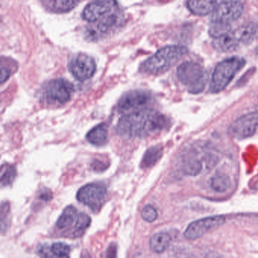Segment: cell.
Wrapping results in <instances>:
<instances>
[{"instance_id": "3", "label": "cell", "mask_w": 258, "mask_h": 258, "mask_svg": "<svg viewBox=\"0 0 258 258\" xmlns=\"http://www.w3.org/2000/svg\"><path fill=\"white\" fill-rule=\"evenodd\" d=\"M245 63L244 59L236 57L226 59L218 63L212 75L210 92L218 93L224 90Z\"/></svg>"}, {"instance_id": "4", "label": "cell", "mask_w": 258, "mask_h": 258, "mask_svg": "<svg viewBox=\"0 0 258 258\" xmlns=\"http://www.w3.org/2000/svg\"><path fill=\"white\" fill-rule=\"evenodd\" d=\"M177 78L188 88L190 93L203 92L207 83V75L203 67L194 61L181 63L177 68Z\"/></svg>"}, {"instance_id": "27", "label": "cell", "mask_w": 258, "mask_h": 258, "mask_svg": "<svg viewBox=\"0 0 258 258\" xmlns=\"http://www.w3.org/2000/svg\"><path fill=\"white\" fill-rule=\"evenodd\" d=\"M11 59L2 57L0 58V84L6 83L12 74Z\"/></svg>"}, {"instance_id": "6", "label": "cell", "mask_w": 258, "mask_h": 258, "mask_svg": "<svg viewBox=\"0 0 258 258\" xmlns=\"http://www.w3.org/2000/svg\"><path fill=\"white\" fill-rule=\"evenodd\" d=\"M119 10L116 0H92L83 10V19L95 24Z\"/></svg>"}, {"instance_id": "24", "label": "cell", "mask_w": 258, "mask_h": 258, "mask_svg": "<svg viewBox=\"0 0 258 258\" xmlns=\"http://www.w3.org/2000/svg\"><path fill=\"white\" fill-rule=\"evenodd\" d=\"M11 209L10 204L4 202L0 205V233L6 234L10 227Z\"/></svg>"}, {"instance_id": "20", "label": "cell", "mask_w": 258, "mask_h": 258, "mask_svg": "<svg viewBox=\"0 0 258 258\" xmlns=\"http://www.w3.org/2000/svg\"><path fill=\"white\" fill-rule=\"evenodd\" d=\"M171 236L165 232L156 233L152 236L150 241V246L152 251L160 254L164 252L169 246Z\"/></svg>"}, {"instance_id": "25", "label": "cell", "mask_w": 258, "mask_h": 258, "mask_svg": "<svg viewBox=\"0 0 258 258\" xmlns=\"http://www.w3.org/2000/svg\"><path fill=\"white\" fill-rule=\"evenodd\" d=\"M16 175V169L13 165H3L0 168V184L4 186L12 184Z\"/></svg>"}, {"instance_id": "10", "label": "cell", "mask_w": 258, "mask_h": 258, "mask_svg": "<svg viewBox=\"0 0 258 258\" xmlns=\"http://www.w3.org/2000/svg\"><path fill=\"white\" fill-rule=\"evenodd\" d=\"M70 72L79 81H86L93 77L97 65L93 57L84 53L76 54L69 63Z\"/></svg>"}, {"instance_id": "28", "label": "cell", "mask_w": 258, "mask_h": 258, "mask_svg": "<svg viewBox=\"0 0 258 258\" xmlns=\"http://www.w3.org/2000/svg\"><path fill=\"white\" fill-rule=\"evenodd\" d=\"M91 218L85 213L78 214L75 222V234L81 235L89 228L91 224Z\"/></svg>"}, {"instance_id": "13", "label": "cell", "mask_w": 258, "mask_h": 258, "mask_svg": "<svg viewBox=\"0 0 258 258\" xmlns=\"http://www.w3.org/2000/svg\"><path fill=\"white\" fill-rule=\"evenodd\" d=\"M204 162L207 166L212 165L213 161L211 160V156H203L199 150L195 148L190 149L183 155L181 159L182 170L186 175L196 176L203 171Z\"/></svg>"}, {"instance_id": "29", "label": "cell", "mask_w": 258, "mask_h": 258, "mask_svg": "<svg viewBox=\"0 0 258 258\" xmlns=\"http://www.w3.org/2000/svg\"><path fill=\"white\" fill-rule=\"evenodd\" d=\"M141 217L147 222H153L157 218V211L153 206L148 205V206H146L141 211Z\"/></svg>"}, {"instance_id": "19", "label": "cell", "mask_w": 258, "mask_h": 258, "mask_svg": "<svg viewBox=\"0 0 258 258\" xmlns=\"http://www.w3.org/2000/svg\"><path fill=\"white\" fill-rule=\"evenodd\" d=\"M107 128L105 124L97 125L86 135V139L90 144L98 147L104 146L107 141Z\"/></svg>"}, {"instance_id": "5", "label": "cell", "mask_w": 258, "mask_h": 258, "mask_svg": "<svg viewBox=\"0 0 258 258\" xmlns=\"http://www.w3.org/2000/svg\"><path fill=\"white\" fill-rule=\"evenodd\" d=\"M74 91L72 83L64 79H57L42 88V98L48 104H64L70 101Z\"/></svg>"}, {"instance_id": "9", "label": "cell", "mask_w": 258, "mask_h": 258, "mask_svg": "<svg viewBox=\"0 0 258 258\" xmlns=\"http://www.w3.org/2000/svg\"><path fill=\"white\" fill-rule=\"evenodd\" d=\"M258 128V111L252 112L238 118L228 128L229 135L234 139L251 138Z\"/></svg>"}, {"instance_id": "2", "label": "cell", "mask_w": 258, "mask_h": 258, "mask_svg": "<svg viewBox=\"0 0 258 258\" xmlns=\"http://www.w3.org/2000/svg\"><path fill=\"white\" fill-rule=\"evenodd\" d=\"M187 52V48L183 45L163 47L143 63L141 71L151 75L164 74L174 67Z\"/></svg>"}, {"instance_id": "18", "label": "cell", "mask_w": 258, "mask_h": 258, "mask_svg": "<svg viewBox=\"0 0 258 258\" xmlns=\"http://www.w3.org/2000/svg\"><path fill=\"white\" fill-rule=\"evenodd\" d=\"M258 33V26L253 22L246 23L234 32L239 42L249 44L255 39Z\"/></svg>"}, {"instance_id": "33", "label": "cell", "mask_w": 258, "mask_h": 258, "mask_svg": "<svg viewBox=\"0 0 258 258\" xmlns=\"http://www.w3.org/2000/svg\"><path fill=\"white\" fill-rule=\"evenodd\" d=\"M257 54H258V48H257Z\"/></svg>"}, {"instance_id": "21", "label": "cell", "mask_w": 258, "mask_h": 258, "mask_svg": "<svg viewBox=\"0 0 258 258\" xmlns=\"http://www.w3.org/2000/svg\"><path fill=\"white\" fill-rule=\"evenodd\" d=\"M77 216H78V213L77 209L74 206H68L59 217L56 223V226L59 230L68 228L73 224H75Z\"/></svg>"}, {"instance_id": "22", "label": "cell", "mask_w": 258, "mask_h": 258, "mask_svg": "<svg viewBox=\"0 0 258 258\" xmlns=\"http://www.w3.org/2000/svg\"><path fill=\"white\" fill-rule=\"evenodd\" d=\"M162 153H163V150L162 147L155 146V147H150L147 150L143 157L141 167L143 168H149L153 166L161 159Z\"/></svg>"}, {"instance_id": "16", "label": "cell", "mask_w": 258, "mask_h": 258, "mask_svg": "<svg viewBox=\"0 0 258 258\" xmlns=\"http://www.w3.org/2000/svg\"><path fill=\"white\" fill-rule=\"evenodd\" d=\"M71 248L63 242H55L52 245H42L38 254L43 258H70Z\"/></svg>"}, {"instance_id": "15", "label": "cell", "mask_w": 258, "mask_h": 258, "mask_svg": "<svg viewBox=\"0 0 258 258\" xmlns=\"http://www.w3.org/2000/svg\"><path fill=\"white\" fill-rule=\"evenodd\" d=\"M220 2V0H187L186 6L194 15L205 16L212 13Z\"/></svg>"}, {"instance_id": "30", "label": "cell", "mask_w": 258, "mask_h": 258, "mask_svg": "<svg viewBox=\"0 0 258 258\" xmlns=\"http://www.w3.org/2000/svg\"><path fill=\"white\" fill-rule=\"evenodd\" d=\"M39 196V199L45 202L49 201L52 198V194H51V191L48 190V189H44V190L41 191Z\"/></svg>"}, {"instance_id": "11", "label": "cell", "mask_w": 258, "mask_h": 258, "mask_svg": "<svg viewBox=\"0 0 258 258\" xmlns=\"http://www.w3.org/2000/svg\"><path fill=\"white\" fill-rule=\"evenodd\" d=\"M152 96L144 90H134L125 93L119 100L117 109L119 113L125 114L147 108L146 106L151 101Z\"/></svg>"}, {"instance_id": "1", "label": "cell", "mask_w": 258, "mask_h": 258, "mask_svg": "<svg viewBox=\"0 0 258 258\" xmlns=\"http://www.w3.org/2000/svg\"><path fill=\"white\" fill-rule=\"evenodd\" d=\"M169 126L165 116L153 109L144 108L125 114L116 125V133L125 138H144Z\"/></svg>"}, {"instance_id": "31", "label": "cell", "mask_w": 258, "mask_h": 258, "mask_svg": "<svg viewBox=\"0 0 258 258\" xmlns=\"http://www.w3.org/2000/svg\"><path fill=\"white\" fill-rule=\"evenodd\" d=\"M107 258H116V246L114 244L110 245L107 251Z\"/></svg>"}, {"instance_id": "7", "label": "cell", "mask_w": 258, "mask_h": 258, "mask_svg": "<svg viewBox=\"0 0 258 258\" xmlns=\"http://www.w3.org/2000/svg\"><path fill=\"white\" fill-rule=\"evenodd\" d=\"M106 196L107 189L104 185L89 183L78 191L77 198L79 202L88 206L92 212H98L105 202Z\"/></svg>"}, {"instance_id": "23", "label": "cell", "mask_w": 258, "mask_h": 258, "mask_svg": "<svg viewBox=\"0 0 258 258\" xmlns=\"http://www.w3.org/2000/svg\"><path fill=\"white\" fill-rule=\"evenodd\" d=\"M230 177L225 174H216L211 180V186L214 190L218 192H224L228 190L230 186Z\"/></svg>"}, {"instance_id": "8", "label": "cell", "mask_w": 258, "mask_h": 258, "mask_svg": "<svg viewBox=\"0 0 258 258\" xmlns=\"http://www.w3.org/2000/svg\"><path fill=\"white\" fill-rule=\"evenodd\" d=\"M243 10L241 0H221L212 13L211 22L230 24L242 15Z\"/></svg>"}, {"instance_id": "12", "label": "cell", "mask_w": 258, "mask_h": 258, "mask_svg": "<svg viewBox=\"0 0 258 258\" xmlns=\"http://www.w3.org/2000/svg\"><path fill=\"white\" fill-rule=\"evenodd\" d=\"M225 221L224 216H212L194 221L188 226L183 235L189 240H195L221 227Z\"/></svg>"}, {"instance_id": "32", "label": "cell", "mask_w": 258, "mask_h": 258, "mask_svg": "<svg viewBox=\"0 0 258 258\" xmlns=\"http://www.w3.org/2000/svg\"><path fill=\"white\" fill-rule=\"evenodd\" d=\"M93 168L95 170H104L105 169V164L101 163V162H96L93 164Z\"/></svg>"}, {"instance_id": "26", "label": "cell", "mask_w": 258, "mask_h": 258, "mask_svg": "<svg viewBox=\"0 0 258 258\" xmlns=\"http://www.w3.org/2000/svg\"><path fill=\"white\" fill-rule=\"evenodd\" d=\"M209 27V34L214 39L219 37L222 35L231 32V27L229 24H222V23L211 22Z\"/></svg>"}, {"instance_id": "14", "label": "cell", "mask_w": 258, "mask_h": 258, "mask_svg": "<svg viewBox=\"0 0 258 258\" xmlns=\"http://www.w3.org/2000/svg\"><path fill=\"white\" fill-rule=\"evenodd\" d=\"M83 0H41L45 10L51 13L62 14L71 12Z\"/></svg>"}, {"instance_id": "17", "label": "cell", "mask_w": 258, "mask_h": 258, "mask_svg": "<svg viewBox=\"0 0 258 258\" xmlns=\"http://www.w3.org/2000/svg\"><path fill=\"white\" fill-rule=\"evenodd\" d=\"M239 41L234 32H229L214 39L213 45L219 52L228 53L235 51L239 46Z\"/></svg>"}]
</instances>
